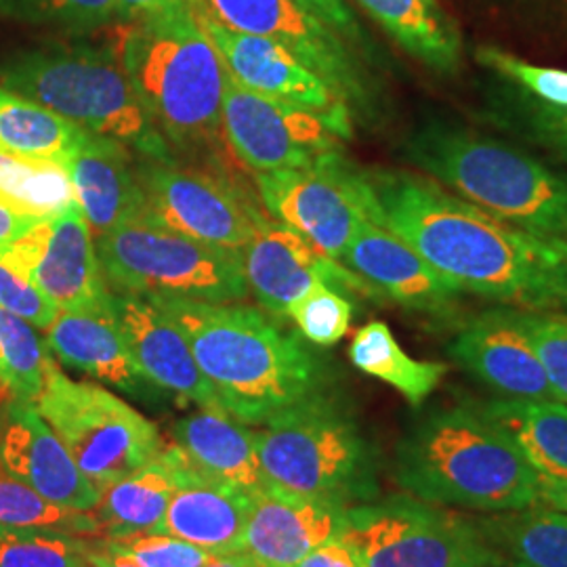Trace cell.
Returning a JSON list of instances; mask_svg holds the SVG:
<instances>
[{"label":"cell","instance_id":"25","mask_svg":"<svg viewBox=\"0 0 567 567\" xmlns=\"http://www.w3.org/2000/svg\"><path fill=\"white\" fill-rule=\"evenodd\" d=\"M192 465V463H189ZM252 494L217 484L192 466L173 494L156 534H168L213 555H238Z\"/></svg>","mask_w":567,"mask_h":567},{"label":"cell","instance_id":"46","mask_svg":"<svg viewBox=\"0 0 567 567\" xmlns=\"http://www.w3.org/2000/svg\"><path fill=\"white\" fill-rule=\"evenodd\" d=\"M177 7H194V0H116L118 21L124 23L145 20Z\"/></svg>","mask_w":567,"mask_h":567},{"label":"cell","instance_id":"48","mask_svg":"<svg viewBox=\"0 0 567 567\" xmlns=\"http://www.w3.org/2000/svg\"><path fill=\"white\" fill-rule=\"evenodd\" d=\"M538 498L540 505L557 511H567V482L547 475H538Z\"/></svg>","mask_w":567,"mask_h":567},{"label":"cell","instance_id":"40","mask_svg":"<svg viewBox=\"0 0 567 567\" xmlns=\"http://www.w3.org/2000/svg\"><path fill=\"white\" fill-rule=\"evenodd\" d=\"M475 58L494 74L513 82L538 102L567 107V72L557 68H543L507 53L498 47H480Z\"/></svg>","mask_w":567,"mask_h":567},{"label":"cell","instance_id":"52","mask_svg":"<svg viewBox=\"0 0 567 567\" xmlns=\"http://www.w3.org/2000/svg\"><path fill=\"white\" fill-rule=\"evenodd\" d=\"M496 567H524V566H517V564H505V566H496Z\"/></svg>","mask_w":567,"mask_h":567},{"label":"cell","instance_id":"15","mask_svg":"<svg viewBox=\"0 0 567 567\" xmlns=\"http://www.w3.org/2000/svg\"><path fill=\"white\" fill-rule=\"evenodd\" d=\"M4 250L58 311L110 309L112 290L103 276L93 229L79 204L42 219Z\"/></svg>","mask_w":567,"mask_h":567},{"label":"cell","instance_id":"36","mask_svg":"<svg viewBox=\"0 0 567 567\" xmlns=\"http://www.w3.org/2000/svg\"><path fill=\"white\" fill-rule=\"evenodd\" d=\"M0 18L68 34H91L118 21L116 0H0Z\"/></svg>","mask_w":567,"mask_h":567},{"label":"cell","instance_id":"16","mask_svg":"<svg viewBox=\"0 0 567 567\" xmlns=\"http://www.w3.org/2000/svg\"><path fill=\"white\" fill-rule=\"evenodd\" d=\"M240 255L248 292L276 318H286L288 309L320 284L341 292H358L372 301H385L362 276L330 259L280 221L267 219Z\"/></svg>","mask_w":567,"mask_h":567},{"label":"cell","instance_id":"7","mask_svg":"<svg viewBox=\"0 0 567 567\" xmlns=\"http://www.w3.org/2000/svg\"><path fill=\"white\" fill-rule=\"evenodd\" d=\"M255 435L267 486L339 508L379 498L377 454L334 393L284 412Z\"/></svg>","mask_w":567,"mask_h":567},{"label":"cell","instance_id":"42","mask_svg":"<svg viewBox=\"0 0 567 567\" xmlns=\"http://www.w3.org/2000/svg\"><path fill=\"white\" fill-rule=\"evenodd\" d=\"M517 320L534 344L557 402L567 404V313L515 309Z\"/></svg>","mask_w":567,"mask_h":567},{"label":"cell","instance_id":"21","mask_svg":"<svg viewBox=\"0 0 567 567\" xmlns=\"http://www.w3.org/2000/svg\"><path fill=\"white\" fill-rule=\"evenodd\" d=\"M196 16L219 51L227 72L236 81L267 97L303 105L344 126H351V112L347 103L328 86V82L313 74L282 44L234 32L200 13Z\"/></svg>","mask_w":567,"mask_h":567},{"label":"cell","instance_id":"6","mask_svg":"<svg viewBox=\"0 0 567 567\" xmlns=\"http://www.w3.org/2000/svg\"><path fill=\"white\" fill-rule=\"evenodd\" d=\"M0 84L137 156L177 161L110 47L60 42L25 49L0 65Z\"/></svg>","mask_w":567,"mask_h":567},{"label":"cell","instance_id":"32","mask_svg":"<svg viewBox=\"0 0 567 567\" xmlns=\"http://www.w3.org/2000/svg\"><path fill=\"white\" fill-rule=\"evenodd\" d=\"M86 135L89 131L79 124L0 84V145L61 164L81 147Z\"/></svg>","mask_w":567,"mask_h":567},{"label":"cell","instance_id":"34","mask_svg":"<svg viewBox=\"0 0 567 567\" xmlns=\"http://www.w3.org/2000/svg\"><path fill=\"white\" fill-rule=\"evenodd\" d=\"M489 121L567 164V107L538 102L517 86L492 91Z\"/></svg>","mask_w":567,"mask_h":567},{"label":"cell","instance_id":"19","mask_svg":"<svg viewBox=\"0 0 567 567\" xmlns=\"http://www.w3.org/2000/svg\"><path fill=\"white\" fill-rule=\"evenodd\" d=\"M110 313L152 385L203 410L225 412L179 326L158 305L142 295L112 290Z\"/></svg>","mask_w":567,"mask_h":567},{"label":"cell","instance_id":"50","mask_svg":"<svg viewBox=\"0 0 567 567\" xmlns=\"http://www.w3.org/2000/svg\"><path fill=\"white\" fill-rule=\"evenodd\" d=\"M206 567H257L240 555H219Z\"/></svg>","mask_w":567,"mask_h":567},{"label":"cell","instance_id":"44","mask_svg":"<svg viewBox=\"0 0 567 567\" xmlns=\"http://www.w3.org/2000/svg\"><path fill=\"white\" fill-rule=\"evenodd\" d=\"M301 2L307 4L311 11H316L328 25H332L349 44H353L360 51L370 49L368 37L355 18V13L347 4V0H301Z\"/></svg>","mask_w":567,"mask_h":567},{"label":"cell","instance_id":"8","mask_svg":"<svg viewBox=\"0 0 567 567\" xmlns=\"http://www.w3.org/2000/svg\"><path fill=\"white\" fill-rule=\"evenodd\" d=\"M110 290L203 303H240L248 295L243 255L156 224L145 213L95 238Z\"/></svg>","mask_w":567,"mask_h":567},{"label":"cell","instance_id":"10","mask_svg":"<svg viewBox=\"0 0 567 567\" xmlns=\"http://www.w3.org/2000/svg\"><path fill=\"white\" fill-rule=\"evenodd\" d=\"M37 410L72 461L100 489L114 486L163 454L158 426L118 395L76 383L49 358Z\"/></svg>","mask_w":567,"mask_h":567},{"label":"cell","instance_id":"27","mask_svg":"<svg viewBox=\"0 0 567 567\" xmlns=\"http://www.w3.org/2000/svg\"><path fill=\"white\" fill-rule=\"evenodd\" d=\"M192 465L175 444L114 486L105 487L97 507L91 511L95 536L103 540L152 534L161 526L173 494L182 487Z\"/></svg>","mask_w":567,"mask_h":567},{"label":"cell","instance_id":"2","mask_svg":"<svg viewBox=\"0 0 567 567\" xmlns=\"http://www.w3.org/2000/svg\"><path fill=\"white\" fill-rule=\"evenodd\" d=\"M147 299L179 326L225 412L244 425L264 426L332 393L324 360L276 316L243 303Z\"/></svg>","mask_w":567,"mask_h":567},{"label":"cell","instance_id":"43","mask_svg":"<svg viewBox=\"0 0 567 567\" xmlns=\"http://www.w3.org/2000/svg\"><path fill=\"white\" fill-rule=\"evenodd\" d=\"M0 307L41 330L49 328L58 316V307L11 261L4 246H0Z\"/></svg>","mask_w":567,"mask_h":567},{"label":"cell","instance_id":"23","mask_svg":"<svg viewBox=\"0 0 567 567\" xmlns=\"http://www.w3.org/2000/svg\"><path fill=\"white\" fill-rule=\"evenodd\" d=\"M61 166L95 238L145 213L137 154L121 142L89 133Z\"/></svg>","mask_w":567,"mask_h":567},{"label":"cell","instance_id":"1","mask_svg":"<svg viewBox=\"0 0 567 567\" xmlns=\"http://www.w3.org/2000/svg\"><path fill=\"white\" fill-rule=\"evenodd\" d=\"M381 225L465 292L522 311L567 313V259L545 238L410 171H365Z\"/></svg>","mask_w":567,"mask_h":567},{"label":"cell","instance_id":"24","mask_svg":"<svg viewBox=\"0 0 567 567\" xmlns=\"http://www.w3.org/2000/svg\"><path fill=\"white\" fill-rule=\"evenodd\" d=\"M44 332L49 351L68 368L131 395H147L154 386L143 377L110 309L58 311Z\"/></svg>","mask_w":567,"mask_h":567},{"label":"cell","instance_id":"35","mask_svg":"<svg viewBox=\"0 0 567 567\" xmlns=\"http://www.w3.org/2000/svg\"><path fill=\"white\" fill-rule=\"evenodd\" d=\"M51 351L37 326L0 307V389L4 398L37 402Z\"/></svg>","mask_w":567,"mask_h":567},{"label":"cell","instance_id":"4","mask_svg":"<svg viewBox=\"0 0 567 567\" xmlns=\"http://www.w3.org/2000/svg\"><path fill=\"white\" fill-rule=\"evenodd\" d=\"M118 55L171 150H208L219 142L225 63L194 7L128 23Z\"/></svg>","mask_w":567,"mask_h":567},{"label":"cell","instance_id":"13","mask_svg":"<svg viewBox=\"0 0 567 567\" xmlns=\"http://www.w3.org/2000/svg\"><path fill=\"white\" fill-rule=\"evenodd\" d=\"M221 128L234 156L252 173L301 168L351 137V126L297 103L257 93L225 68Z\"/></svg>","mask_w":567,"mask_h":567},{"label":"cell","instance_id":"30","mask_svg":"<svg viewBox=\"0 0 567 567\" xmlns=\"http://www.w3.org/2000/svg\"><path fill=\"white\" fill-rule=\"evenodd\" d=\"M492 545L508 564L567 567V511L536 507L496 515H477Z\"/></svg>","mask_w":567,"mask_h":567},{"label":"cell","instance_id":"37","mask_svg":"<svg viewBox=\"0 0 567 567\" xmlns=\"http://www.w3.org/2000/svg\"><path fill=\"white\" fill-rule=\"evenodd\" d=\"M0 567H91L86 543L61 529L0 526Z\"/></svg>","mask_w":567,"mask_h":567},{"label":"cell","instance_id":"9","mask_svg":"<svg viewBox=\"0 0 567 567\" xmlns=\"http://www.w3.org/2000/svg\"><path fill=\"white\" fill-rule=\"evenodd\" d=\"M339 538L360 567H496L508 564L477 517L410 494L344 508Z\"/></svg>","mask_w":567,"mask_h":567},{"label":"cell","instance_id":"33","mask_svg":"<svg viewBox=\"0 0 567 567\" xmlns=\"http://www.w3.org/2000/svg\"><path fill=\"white\" fill-rule=\"evenodd\" d=\"M0 200L25 215L49 219L76 203L65 168L0 145Z\"/></svg>","mask_w":567,"mask_h":567},{"label":"cell","instance_id":"45","mask_svg":"<svg viewBox=\"0 0 567 567\" xmlns=\"http://www.w3.org/2000/svg\"><path fill=\"white\" fill-rule=\"evenodd\" d=\"M292 567H360L353 553L347 548L339 536L326 540L324 545L307 553L301 561Z\"/></svg>","mask_w":567,"mask_h":567},{"label":"cell","instance_id":"20","mask_svg":"<svg viewBox=\"0 0 567 567\" xmlns=\"http://www.w3.org/2000/svg\"><path fill=\"white\" fill-rule=\"evenodd\" d=\"M341 264L385 299L433 320H450L465 292L383 225H364L344 248Z\"/></svg>","mask_w":567,"mask_h":567},{"label":"cell","instance_id":"38","mask_svg":"<svg viewBox=\"0 0 567 567\" xmlns=\"http://www.w3.org/2000/svg\"><path fill=\"white\" fill-rule=\"evenodd\" d=\"M0 526L39 527V529H61L68 534H93L95 522L91 511L61 508L32 487L21 484L11 473L0 466Z\"/></svg>","mask_w":567,"mask_h":567},{"label":"cell","instance_id":"18","mask_svg":"<svg viewBox=\"0 0 567 567\" xmlns=\"http://www.w3.org/2000/svg\"><path fill=\"white\" fill-rule=\"evenodd\" d=\"M447 353L503 400L557 402L515 309L486 311L466 320L450 341Z\"/></svg>","mask_w":567,"mask_h":567},{"label":"cell","instance_id":"51","mask_svg":"<svg viewBox=\"0 0 567 567\" xmlns=\"http://www.w3.org/2000/svg\"><path fill=\"white\" fill-rule=\"evenodd\" d=\"M564 259H567V243L566 240H547Z\"/></svg>","mask_w":567,"mask_h":567},{"label":"cell","instance_id":"11","mask_svg":"<svg viewBox=\"0 0 567 567\" xmlns=\"http://www.w3.org/2000/svg\"><path fill=\"white\" fill-rule=\"evenodd\" d=\"M255 183L276 221L334 261H341L344 248L364 225H381L364 168L347 161L341 150L301 168L255 173Z\"/></svg>","mask_w":567,"mask_h":567},{"label":"cell","instance_id":"47","mask_svg":"<svg viewBox=\"0 0 567 567\" xmlns=\"http://www.w3.org/2000/svg\"><path fill=\"white\" fill-rule=\"evenodd\" d=\"M41 217L25 215L11 204L0 200V246L18 243L25 234H30L37 225H41Z\"/></svg>","mask_w":567,"mask_h":567},{"label":"cell","instance_id":"12","mask_svg":"<svg viewBox=\"0 0 567 567\" xmlns=\"http://www.w3.org/2000/svg\"><path fill=\"white\" fill-rule=\"evenodd\" d=\"M194 11L234 32L282 44L328 82L351 114H374V89L355 47L301 0H194Z\"/></svg>","mask_w":567,"mask_h":567},{"label":"cell","instance_id":"29","mask_svg":"<svg viewBox=\"0 0 567 567\" xmlns=\"http://www.w3.org/2000/svg\"><path fill=\"white\" fill-rule=\"evenodd\" d=\"M349 360L360 372L393 386L412 408L425 404L447 374V365L442 362L410 358L381 320L368 322L355 332L349 344Z\"/></svg>","mask_w":567,"mask_h":567},{"label":"cell","instance_id":"3","mask_svg":"<svg viewBox=\"0 0 567 567\" xmlns=\"http://www.w3.org/2000/svg\"><path fill=\"white\" fill-rule=\"evenodd\" d=\"M393 480L410 496L480 515L540 505L536 468L482 404L429 412L395 447Z\"/></svg>","mask_w":567,"mask_h":567},{"label":"cell","instance_id":"17","mask_svg":"<svg viewBox=\"0 0 567 567\" xmlns=\"http://www.w3.org/2000/svg\"><path fill=\"white\" fill-rule=\"evenodd\" d=\"M0 466L61 508L86 513L102 498L32 402L4 398L0 405Z\"/></svg>","mask_w":567,"mask_h":567},{"label":"cell","instance_id":"49","mask_svg":"<svg viewBox=\"0 0 567 567\" xmlns=\"http://www.w3.org/2000/svg\"><path fill=\"white\" fill-rule=\"evenodd\" d=\"M86 559L91 567H142L126 557L103 548L102 545H91V543H86Z\"/></svg>","mask_w":567,"mask_h":567},{"label":"cell","instance_id":"28","mask_svg":"<svg viewBox=\"0 0 567 567\" xmlns=\"http://www.w3.org/2000/svg\"><path fill=\"white\" fill-rule=\"evenodd\" d=\"M408 55L429 70L454 74L463 61V37L440 0H355Z\"/></svg>","mask_w":567,"mask_h":567},{"label":"cell","instance_id":"41","mask_svg":"<svg viewBox=\"0 0 567 567\" xmlns=\"http://www.w3.org/2000/svg\"><path fill=\"white\" fill-rule=\"evenodd\" d=\"M100 545L142 567H206L219 557L182 538L156 532L102 540Z\"/></svg>","mask_w":567,"mask_h":567},{"label":"cell","instance_id":"39","mask_svg":"<svg viewBox=\"0 0 567 567\" xmlns=\"http://www.w3.org/2000/svg\"><path fill=\"white\" fill-rule=\"evenodd\" d=\"M299 328L305 341L318 347H332L349 332L353 303L341 290L320 284L303 295L286 313Z\"/></svg>","mask_w":567,"mask_h":567},{"label":"cell","instance_id":"22","mask_svg":"<svg viewBox=\"0 0 567 567\" xmlns=\"http://www.w3.org/2000/svg\"><path fill=\"white\" fill-rule=\"evenodd\" d=\"M344 508L265 486L250 498L238 555L257 567H292L339 536Z\"/></svg>","mask_w":567,"mask_h":567},{"label":"cell","instance_id":"14","mask_svg":"<svg viewBox=\"0 0 567 567\" xmlns=\"http://www.w3.org/2000/svg\"><path fill=\"white\" fill-rule=\"evenodd\" d=\"M145 215L187 238L243 252L267 221L229 183L171 161L137 156Z\"/></svg>","mask_w":567,"mask_h":567},{"label":"cell","instance_id":"31","mask_svg":"<svg viewBox=\"0 0 567 567\" xmlns=\"http://www.w3.org/2000/svg\"><path fill=\"white\" fill-rule=\"evenodd\" d=\"M482 408L507 429L538 475L567 482V404L494 400Z\"/></svg>","mask_w":567,"mask_h":567},{"label":"cell","instance_id":"26","mask_svg":"<svg viewBox=\"0 0 567 567\" xmlns=\"http://www.w3.org/2000/svg\"><path fill=\"white\" fill-rule=\"evenodd\" d=\"M171 437L204 477L248 494L267 486L255 431L227 412L200 408V412L177 421Z\"/></svg>","mask_w":567,"mask_h":567},{"label":"cell","instance_id":"5","mask_svg":"<svg viewBox=\"0 0 567 567\" xmlns=\"http://www.w3.org/2000/svg\"><path fill=\"white\" fill-rule=\"evenodd\" d=\"M405 154L423 175L501 221L567 243V175L526 150L466 126L429 121L408 137Z\"/></svg>","mask_w":567,"mask_h":567}]
</instances>
